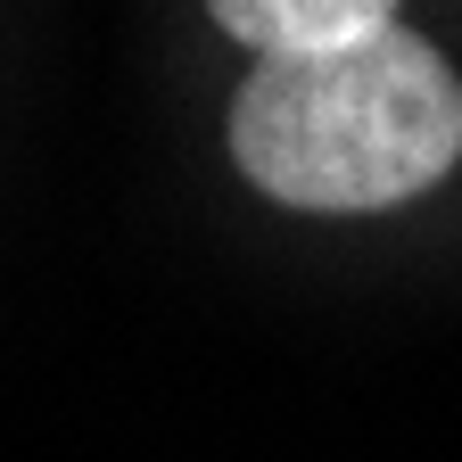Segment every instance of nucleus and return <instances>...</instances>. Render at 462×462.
<instances>
[{
	"instance_id": "f257e3e1",
	"label": "nucleus",
	"mask_w": 462,
	"mask_h": 462,
	"mask_svg": "<svg viewBox=\"0 0 462 462\" xmlns=\"http://www.w3.org/2000/svg\"><path fill=\"white\" fill-rule=\"evenodd\" d=\"M231 157L240 173L314 215H372L462 157V83L421 33H364L346 50L256 58L231 99Z\"/></svg>"
},
{
	"instance_id": "f03ea898",
	"label": "nucleus",
	"mask_w": 462,
	"mask_h": 462,
	"mask_svg": "<svg viewBox=\"0 0 462 462\" xmlns=\"http://www.w3.org/2000/svg\"><path fill=\"white\" fill-rule=\"evenodd\" d=\"M231 42L256 58H306V50H346L364 33L396 25V0H207Z\"/></svg>"
}]
</instances>
